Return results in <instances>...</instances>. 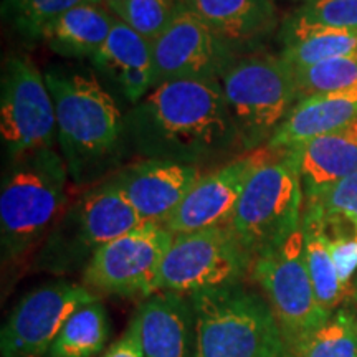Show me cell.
Instances as JSON below:
<instances>
[{
    "label": "cell",
    "mask_w": 357,
    "mask_h": 357,
    "mask_svg": "<svg viewBox=\"0 0 357 357\" xmlns=\"http://www.w3.org/2000/svg\"><path fill=\"white\" fill-rule=\"evenodd\" d=\"M124 139L142 159L195 167L240 146L220 79H177L154 86L124 114Z\"/></svg>",
    "instance_id": "1"
},
{
    "label": "cell",
    "mask_w": 357,
    "mask_h": 357,
    "mask_svg": "<svg viewBox=\"0 0 357 357\" xmlns=\"http://www.w3.org/2000/svg\"><path fill=\"white\" fill-rule=\"evenodd\" d=\"M43 77L55 105L56 141L70 181L96 184L126 144L124 114L91 70L52 66Z\"/></svg>",
    "instance_id": "2"
},
{
    "label": "cell",
    "mask_w": 357,
    "mask_h": 357,
    "mask_svg": "<svg viewBox=\"0 0 357 357\" xmlns=\"http://www.w3.org/2000/svg\"><path fill=\"white\" fill-rule=\"evenodd\" d=\"M70 174L53 147L12 159L0 189V242L3 261L22 258L50 234L68 207Z\"/></svg>",
    "instance_id": "3"
},
{
    "label": "cell",
    "mask_w": 357,
    "mask_h": 357,
    "mask_svg": "<svg viewBox=\"0 0 357 357\" xmlns=\"http://www.w3.org/2000/svg\"><path fill=\"white\" fill-rule=\"evenodd\" d=\"M194 357H261L284 347L270 303L242 283L190 294Z\"/></svg>",
    "instance_id": "4"
},
{
    "label": "cell",
    "mask_w": 357,
    "mask_h": 357,
    "mask_svg": "<svg viewBox=\"0 0 357 357\" xmlns=\"http://www.w3.org/2000/svg\"><path fill=\"white\" fill-rule=\"evenodd\" d=\"M220 83L243 153L268 146L298 102L294 71L280 55L236 58Z\"/></svg>",
    "instance_id": "5"
},
{
    "label": "cell",
    "mask_w": 357,
    "mask_h": 357,
    "mask_svg": "<svg viewBox=\"0 0 357 357\" xmlns=\"http://www.w3.org/2000/svg\"><path fill=\"white\" fill-rule=\"evenodd\" d=\"M141 223V217L111 176L102 178L65 208L40 252L38 266L53 273L86 266L101 247Z\"/></svg>",
    "instance_id": "6"
},
{
    "label": "cell",
    "mask_w": 357,
    "mask_h": 357,
    "mask_svg": "<svg viewBox=\"0 0 357 357\" xmlns=\"http://www.w3.org/2000/svg\"><path fill=\"white\" fill-rule=\"evenodd\" d=\"M305 189L289 149L257 169L250 177L231 218V230L253 260L278 247L303 223Z\"/></svg>",
    "instance_id": "7"
},
{
    "label": "cell",
    "mask_w": 357,
    "mask_h": 357,
    "mask_svg": "<svg viewBox=\"0 0 357 357\" xmlns=\"http://www.w3.org/2000/svg\"><path fill=\"white\" fill-rule=\"evenodd\" d=\"M250 275L266 294L288 356L331 316L321 307L310 278L303 223L278 247L258 255Z\"/></svg>",
    "instance_id": "8"
},
{
    "label": "cell",
    "mask_w": 357,
    "mask_h": 357,
    "mask_svg": "<svg viewBox=\"0 0 357 357\" xmlns=\"http://www.w3.org/2000/svg\"><path fill=\"white\" fill-rule=\"evenodd\" d=\"M253 258L230 225L174 235L160 266L155 293L190 296L208 288L242 283Z\"/></svg>",
    "instance_id": "9"
},
{
    "label": "cell",
    "mask_w": 357,
    "mask_h": 357,
    "mask_svg": "<svg viewBox=\"0 0 357 357\" xmlns=\"http://www.w3.org/2000/svg\"><path fill=\"white\" fill-rule=\"evenodd\" d=\"M0 134L10 159L42 147H53L58 139L50 89L37 65L24 55H10L3 61Z\"/></svg>",
    "instance_id": "10"
},
{
    "label": "cell",
    "mask_w": 357,
    "mask_h": 357,
    "mask_svg": "<svg viewBox=\"0 0 357 357\" xmlns=\"http://www.w3.org/2000/svg\"><path fill=\"white\" fill-rule=\"evenodd\" d=\"M174 235L164 223L142 222L101 247L84 266V287L93 293L151 296Z\"/></svg>",
    "instance_id": "11"
},
{
    "label": "cell",
    "mask_w": 357,
    "mask_h": 357,
    "mask_svg": "<svg viewBox=\"0 0 357 357\" xmlns=\"http://www.w3.org/2000/svg\"><path fill=\"white\" fill-rule=\"evenodd\" d=\"M154 86L177 79H220L236 60L235 47L200 20L184 2L153 42Z\"/></svg>",
    "instance_id": "12"
},
{
    "label": "cell",
    "mask_w": 357,
    "mask_h": 357,
    "mask_svg": "<svg viewBox=\"0 0 357 357\" xmlns=\"http://www.w3.org/2000/svg\"><path fill=\"white\" fill-rule=\"evenodd\" d=\"M98 300L84 284L55 281L26 293L0 333L3 357H43L75 311Z\"/></svg>",
    "instance_id": "13"
},
{
    "label": "cell",
    "mask_w": 357,
    "mask_h": 357,
    "mask_svg": "<svg viewBox=\"0 0 357 357\" xmlns=\"http://www.w3.org/2000/svg\"><path fill=\"white\" fill-rule=\"evenodd\" d=\"M278 153V149L265 146L227 160L220 167L204 174L164 223L166 229L172 235H182L230 225L252 174Z\"/></svg>",
    "instance_id": "14"
},
{
    "label": "cell",
    "mask_w": 357,
    "mask_h": 357,
    "mask_svg": "<svg viewBox=\"0 0 357 357\" xmlns=\"http://www.w3.org/2000/svg\"><path fill=\"white\" fill-rule=\"evenodd\" d=\"M202 169L160 159H142L111 178L142 222L166 223L202 177Z\"/></svg>",
    "instance_id": "15"
},
{
    "label": "cell",
    "mask_w": 357,
    "mask_h": 357,
    "mask_svg": "<svg viewBox=\"0 0 357 357\" xmlns=\"http://www.w3.org/2000/svg\"><path fill=\"white\" fill-rule=\"evenodd\" d=\"M89 60L129 105L136 106L154 88L153 42L121 20H116L108 40Z\"/></svg>",
    "instance_id": "16"
},
{
    "label": "cell",
    "mask_w": 357,
    "mask_h": 357,
    "mask_svg": "<svg viewBox=\"0 0 357 357\" xmlns=\"http://www.w3.org/2000/svg\"><path fill=\"white\" fill-rule=\"evenodd\" d=\"M146 357H194L195 316L189 296L158 291L136 311Z\"/></svg>",
    "instance_id": "17"
},
{
    "label": "cell",
    "mask_w": 357,
    "mask_h": 357,
    "mask_svg": "<svg viewBox=\"0 0 357 357\" xmlns=\"http://www.w3.org/2000/svg\"><path fill=\"white\" fill-rule=\"evenodd\" d=\"M357 119V88L301 98L268 142L270 149H294Z\"/></svg>",
    "instance_id": "18"
},
{
    "label": "cell",
    "mask_w": 357,
    "mask_h": 357,
    "mask_svg": "<svg viewBox=\"0 0 357 357\" xmlns=\"http://www.w3.org/2000/svg\"><path fill=\"white\" fill-rule=\"evenodd\" d=\"M289 151L300 169L305 197L316 194L357 172V119Z\"/></svg>",
    "instance_id": "19"
},
{
    "label": "cell",
    "mask_w": 357,
    "mask_h": 357,
    "mask_svg": "<svg viewBox=\"0 0 357 357\" xmlns=\"http://www.w3.org/2000/svg\"><path fill=\"white\" fill-rule=\"evenodd\" d=\"M218 37L234 47L257 43L276 26L273 0H182Z\"/></svg>",
    "instance_id": "20"
},
{
    "label": "cell",
    "mask_w": 357,
    "mask_h": 357,
    "mask_svg": "<svg viewBox=\"0 0 357 357\" xmlns=\"http://www.w3.org/2000/svg\"><path fill=\"white\" fill-rule=\"evenodd\" d=\"M116 20L100 3H86L53 20L40 40L61 56L91 58L108 40Z\"/></svg>",
    "instance_id": "21"
},
{
    "label": "cell",
    "mask_w": 357,
    "mask_h": 357,
    "mask_svg": "<svg viewBox=\"0 0 357 357\" xmlns=\"http://www.w3.org/2000/svg\"><path fill=\"white\" fill-rule=\"evenodd\" d=\"M283 50L280 56L291 68H303L334 60L357 56V30L306 25L291 17L283 25Z\"/></svg>",
    "instance_id": "22"
},
{
    "label": "cell",
    "mask_w": 357,
    "mask_h": 357,
    "mask_svg": "<svg viewBox=\"0 0 357 357\" xmlns=\"http://www.w3.org/2000/svg\"><path fill=\"white\" fill-rule=\"evenodd\" d=\"M303 235H305V260L321 307L331 314L344 300L347 288L339 280L336 265L324 231V217L318 207L305 204L303 211Z\"/></svg>",
    "instance_id": "23"
},
{
    "label": "cell",
    "mask_w": 357,
    "mask_h": 357,
    "mask_svg": "<svg viewBox=\"0 0 357 357\" xmlns=\"http://www.w3.org/2000/svg\"><path fill=\"white\" fill-rule=\"evenodd\" d=\"M108 337V312L95 300L70 316L45 357H95L105 349Z\"/></svg>",
    "instance_id": "24"
},
{
    "label": "cell",
    "mask_w": 357,
    "mask_h": 357,
    "mask_svg": "<svg viewBox=\"0 0 357 357\" xmlns=\"http://www.w3.org/2000/svg\"><path fill=\"white\" fill-rule=\"evenodd\" d=\"M289 357H357V316L336 310Z\"/></svg>",
    "instance_id": "25"
},
{
    "label": "cell",
    "mask_w": 357,
    "mask_h": 357,
    "mask_svg": "<svg viewBox=\"0 0 357 357\" xmlns=\"http://www.w3.org/2000/svg\"><path fill=\"white\" fill-rule=\"evenodd\" d=\"M102 0H3V19L30 40L42 38L43 30L71 8L101 3Z\"/></svg>",
    "instance_id": "26"
},
{
    "label": "cell",
    "mask_w": 357,
    "mask_h": 357,
    "mask_svg": "<svg viewBox=\"0 0 357 357\" xmlns=\"http://www.w3.org/2000/svg\"><path fill=\"white\" fill-rule=\"evenodd\" d=\"M293 71L298 101L306 96L357 88V56L334 58L303 68H293Z\"/></svg>",
    "instance_id": "27"
},
{
    "label": "cell",
    "mask_w": 357,
    "mask_h": 357,
    "mask_svg": "<svg viewBox=\"0 0 357 357\" xmlns=\"http://www.w3.org/2000/svg\"><path fill=\"white\" fill-rule=\"evenodd\" d=\"M181 0H126L114 8L116 19L154 42L176 15Z\"/></svg>",
    "instance_id": "28"
},
{
    "label": "cell",
    "mask_w": 357,
    "mask_h": 357,
    "mask_svg": "<svg viewBox=\"0 0 357 357\" xmlns=\"http://www.w3.org/2000/svg\"><path fill=\"white\" fill-rule=\"evenodd\" d=\"M323 213V212H321ZM324 231L339 280L349 289L357 270V218L349 215H324Z\"/></svg>",
    "instance_id": "29"
},
{
    "label": "cell",
    "mask_w": 357,
    "mask_h": 357,
    "mask_svg": "<svg viewBox=\"0 0 357 357\" xmlns=\"http://www.w3.org/2000/svg\"><path fill=\"white\" fill-rule=\"evenodd\" d=\"M306 25L357 30V0H314L291 15Z\"/></svg>",
    "instance_id": "30"
},
{
    "label": "cell",
    "mask_w": 357,
    "mask_h": 357,
    "mask_svg": "<svg viewBox=\"0 0 357 357\" xmlns=\"http://www.w3.org/2000/svg\"><path fill=\"white\" fill-rule=\"evenodd\" d=\"M305 204L318 207L324 215H349L357 218V172L305 197Z\"/></svg>",
    "instance_id": "31"
},
{
    "label": "cell",
    "mask_w": 357,
    "mask_h": 357,
    "mask_svg": "<svg viewBox=\"0 0 357 357\" xmlns=\"http://www.w3.org/2000/svg\"><path fill=\"white\" fill-rule=\"evenodd\" d=\"M102 357H146L141 341L139 318L136 314L129 323L126 333L113 346H109V349L102 354Z\"/></svg>",
    "instance_id": "32"
},
{
    "label": "cell",
    "mask_w": 357,
    "mask_h": 357,
    "mask_svg": "<svg viewBox=\"0 0 357 357\" xmlns=\"http://www.w3.org/2000/svg\"><path fill=\"white\" fill-rule=\"evenodd\" d=\"M261 357H289L287 352V347H280V349H271L268 351L266 354H263Z\"/></svg>",
    "instance_id": "33"
},
{
    "label": "cell",
    "mask_w": 357,
    "mask_h": 357,
    "mask_svg": "<svg viewBox=\"0 0 357 357\" xmlns=\"http://www.w3.org/2000/svg\"><path fill=\"white\" fill-rule=\"evenodd\" d=\"M102 2H105L106 6H108V8H111V10H114V8H118L119 6H123V3L126 2V0H102Z\"/></svg>",
    "instance_id": "34"
},
{
    "label": "cell",
    "mask_w": 357,
    "mask_h": 357,
    "mask_svg": "<svg viewBox=\"0 0 357 357\" xmlns=\"http://www.w3.org/2000/svg\"><path fill=\"white\" fill-rule=\"evenodd\" d=\"M305 2H306V3H310V2H314V0H305Z\"/></svg>",
    "instance_id": "35"
}]
</instances>
